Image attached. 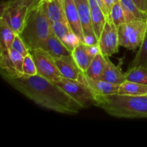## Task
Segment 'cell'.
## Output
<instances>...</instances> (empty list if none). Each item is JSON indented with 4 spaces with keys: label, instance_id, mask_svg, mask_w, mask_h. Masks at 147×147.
<instances>
[{
    "label": "cell",
    "instance_id": "8992f818",
    "mask_svg": "<svg viewBox=\"0 0 147 147\" xmlns=\"http://www.w3.org/2000/svg\"><path fill=\"white\" fill-rule=\"evenodd\" d=\"M30 7L26 5L10 4L1 1L0 19L4 20L17 34H20L24 27Z\"/></svg>",
    "mask_w": 147,
    "mask_h": 147
},
{
    "label": "cell",
    "instance_id": "4dcf8cb0",
    "mask_svg": "<svg viewBox=\"0 0 147 147\" xmlns=\"http://www.w3.org/2000/svg\"><path fill=\"white\" fill-rule=\"evenodd\" d=\"M139 10L147 15V0H132Z\"/></svg>",
    "mask_w": 147,
    "mask_h": 147
},
{
    "label": "cell",
    "instance_id": "ba28073f",
    "mask_svg": "<svg viewBox=\"0 0 147 147\" xmlns=\"http://www.w3.org/2000/svg\"><path fill=\"white\" fill-rule=\"evenodd\" d=\"M98 45L103 55L111 57L119 51V40L118 29L113 22L107 20L98 40Z\"/></svg>",
    "mask_w": 147,
    "mask_h": 147
},
{
    "label": "cell",
    "instance_id": "5b68a950",
    "mask_svg": "<svg viewBox=\"0 0 147 147\" xmlns=\"http://www.w3.org/2000/svg\"><path fill=\"white\" fill-rule=\"evenodd\" d=\"M55 83L80 103L83 109L88 108L90 105H94L95 94L86 83L64 77H62Z\"/></svg>",
    "mask_w": 147,
    "mask_h": 147
},
{
    "label": "cell",
    "instance_id": "2e32d148",
    "mask_svg": "<svg viewBox=\"0 0 147 147\" xmlns=\"http://www.w3.org/2000/svg\"><path fill=\"white\" fill-rule=\"evenodd\" d=\"M106 65V57L102 53L97 55L93 59L86 73H84L85 76L93 80H102Z\"/></svg>",
    "mask_w": 147,
    "mask_h": 147
},
{
    "label": "cell",
    "instance_id": "484cf974",
    "mask_svg": "<svg viewBox=\"0 0 147 147\" xmlns=\"http://www.w3.org/2000/svg\"><path fill=\"white\" fill-rule=\"evenodd\" d=\"M9 57L11 60V64L15 69L16 71L20 75H23V62H24V57L16 51L15 50L11 48L9 50Z\"/></svg>",
    "mask_w": 147,
    "mask_h": 147
},
{
    "label": "cell",
    "instance_id": "5bb4252c",
    "mask_svg": "<svg viewBox=\"0 0 147 147\" xmlns=\"http://www.w3.org/2000/svg\"><path fill=\"white\" fill-rule=\"evenodd\" d=\"M45 2V10L51 23L67 22L65 11V0H51Z\"/></svg>",
    "mask_w": 147,
    "mask_h": 147
},
{
    "label": "cell",
    "instance_id": "6da1fadb",
    "mask_svg": "<svg viewBox=\"0 0 147 147\" xmlns=\"http://www.w3.org/2000/svg\"><path fill=\"white\" fill-rule=\"evenodd\" d=\"M4 80L39 106L64 114H78L81 105L70 97L55 83L40 76H10L1 73Z\"/></svg>",
    "mask_w": 147,
    "mask_h": 147
},
{
    "label": "cell",
    "instance_id": "f1b7e54d",
    "mask_svg": "<svg viewBox=\"0 0 147 147\" xmlns=\"http://www.w3.org/2000/svg\"><path fill=\"white\" fill-rule=\"evenodd\" d=\"M86 50H87L88 55L92 58H94L97 55L101 53L98 43L94 45H86Z\"/></svg>",
    "mask_w": 147,
    "mask_h": 147
},
{
    "label": "cell",
    "instance_id": "d6986e66",
    "mask_svg": "<svg viewBox=\"0 0 147 147\" xmlns=\"http://www.w3.org/2000/svg\"><path fill=\"white\" fill-rule=\"evenodd\" d=\"M118 93L123 95H131V96L147 95V85L140 84V83L126 80L120 85Z\"/></svg>",
    "mask_w": 147,
    "mask_h": 147
},
{
    "label": "cell",
    "instance_id": "d6a6232c",
    "mask_svg": "<svg viewBox=\"0 0 147 147\" xmlns=\"http://www.w3.org/2000/svg\"><path fill=\"white\" fill-rule=\"evenodd\" d=\"M40 1H51V0H40Z\"/></svg>",
    "mask_w": 147,
    "mask_h": 147
},
{
    "label": "cell",
    "instance_id": "30bf717a",
    "mask_svg": "<svg viewBox=\"0 0 147 147\" xmlns=\"http://www.w3.org/2000/svg\"><path fill=\"white\" fill-rule=\"evenodd\" d=\"M55 60L63 77L86 83L84 73L77 65L72 54L55 58Z\"/></svg>",
    "mask_w": 147,
    "mask_h": 147
},
{
    "label": "cell",
    "instance_id": "52a82bcc",
    "mask_svg": "<svg viewBox=\"0 0 147 147\" xmlns=\"http://www.w3.org/2000/svg\"><path fill=\"white\" fill-rule=\"evenodd\" d=\"M35 63L37 75L53 82H56L62 76L55 58L42 48H37L30 51Z\"/></svg>",
    "mask_w": 147,
    "mask_h": 147
},
{
    "label": "cell",
    "instance_id": "f546056e",
    "mask_svg": "<svg viewBox=\"0 0 147 147\" xmlns=\"http://www.w3.org/2000/svg\"><path fill=\"white\" fill-rule=\"evenodd\" d=\"M10 4H20V5H26L30 7H33L40 1V0H7Z\"/></svg>",
    "mask_w": 147,
    "mask_h": 147
},
{
    "label": "cell",
    "instance_id": "ffe728a7",
    "mask_svg": "<svg viewBox=\"0 0 147 147\" xmlns=\"http://www.w3.org/2000/svg\"><path fill=\"white\" fill-rule=\"evenodd\" d=\"M90 9H91L92 23H93V30H94L96 38L98 40L100 37V34L104 29L108 19L104 13L103 12V11L100 9V7H93Z\"/></svg>",
    "mask_w": 147,
    "mask_h": 147
},
{
    "label": "cell",
    "instance_id": "4316f807",
    "mask_svg": "<svg viewBox=\"0 0 147 147\" xmlns=\"http://www.w3.org/2000/svg\"><path fill=\"white\" fill-rule=\"evenodd\" d=\"M23 74L26 76L37 75V70L31 53H29L24 57L23 62Z\"/></svg>",
    "mask_w": 147,
    "mask_h": 147
},
{
    "label": "cell",
    "instance_id": "ac0fdd59",
    "mask_svg": "<svg viewBox=\"0 0 147 147\" xmlns=\"http://www.w3.org/2000/svg\"><path fill=\"white\" fill-rule=\"evenodd\" d=\"M72 55L79 68L83 73H86L93 59L88 53L86 50V45L83 42L79 44L72 51Z\"/></svg>",
    "mask_w": 147,
    "mask_h": 147
},
{
    "label": "cell",
    "instance_id": "1f68e13d",
    "mask_svg": "<svg viewBox=\"0 0 147 147\" xmlns=\"http://www.w3.org/2000/svg\"><path fill=\"white\" fill-rule=\"evenodd\" d=\"M103 2H104L105 5H106V8L109 10V13L111 12V9L113 7V6L116 4V2L119 1V0H103Z\"/></svg>",
    "mask_w": 147,
    "mask_h": 147
},
{
    "label": "cell",
    "instance_id": "3957f363",
    "mask_svg": "<svg viewBox=\"0 0 147 147\" xmlns=\"http://www.w3.org/2000/svg\"><path fill=\"white\" fill-rule=\"evenodd\" d=\"M53 33L52 23L46 14L45 2L40 1L30 8L24 27L19 35L29 51H32L40 48Z\"/></svg>",
    "mask_w": 147,
    "mask_h": 147
},
{
    "label": "cell",
    "instance_id": "277c9868",
    "mask_svg": "<svg viewBox=\"0 0 147 147\" xmlns=\"http://www.w3.org/2000/svg\"><path fill=\"white\" fill-rule=\"evenodd\" d=\"M119 45L128 50L139 48L147 33V19L126 22L118 27Z\"/></svg>",
    "mask_w": 147,
    "mask_h": 147
},
{
    "label": "cell",
    "instance_id": "7a4b0ae2",
    "mask_svg": "<svg viewBox=\"0 0 147 147\" xmlns=\"http://www.w3.org/2000/svg\"><path fill=\"white\" fill-rule=\"evenodd\" d=\"M94 105L114 117L147 118V95L131 96L116 93L102 96L95 94Z\"/></svg>",
    "mask_w": 147,
    "mask_h": 147
},
{
    "label": "cell",
    "instance_id": "44dd1931",
    "mask_svg": "<svg viewBox=\"0 0 147 147\" xmlns=\"http://www.w3.org/2000/svg\"><path fill=\"white\" fill-rule=\"evenodd\" d=\"M120 2L124 11L126 22L138 19H147V15L138 9L132 0H120Z\"/></svg>",
    "mask_w": 147,
    "mask_h": 147
},
{
    "label": "cell",
    "instance_id": "d4e9b609",
    "mask_svg": "<svg viewBox=\"0 0 147 147\" xmlns=\"http://www.w3.org/2000/svg\"><path fill=\"white\" fill-rule=\"evenodd\" d=\"M52 29H53V32L61 41L70 32L72 31L67 22L64 21L52 23Z\"/></svg>",
    "mask_w": 147,
    "mask_h": 147
},
{
    "label": "cell",
    "instance_id": "603a6c76",
    "mask_svg": "<svg viewBox=\"0 0 147 147\" xmlns=\"http://www.w3.org/2000/svg\"><path fill=\"white\" fill-rule=\"evenodd\" d=\"M135 67H147V33L143 42L139 47L136 57L129 65V68Z\"/></svg>",
    "mask_w": 147,
    "mask_h": 147
},
{
    "label": "cell",
    "instance_id": "4fadbf2b",
    "mask_svg": "<svg viewBox=\"0 0 147 147\" xmlns=\"http://www.w3.org/2000/svg\"><path fill=\"white\" fill-rule=\"evenodd\" d=\"M86 84L93 90L94 94L107 96L119 93L120 85L113 84L103 80H93L86 76Z\"/></svg>",
    "mask_w": 147,
    "mask_h": 147
},
{
    "label": "cell",
    "instance_id": "9a60e30c",
    "mask_svg": "<svg viewBox=\"0 0 147 147\" xmlns=\"http://www.w3.org/2000/svg\"><path fill=\"white\" fill-rule=\"evenodd\" d=\"M105 57H106V65L102 80L113 84H122L126 80L125 73L123 74L121 70L109 60V57L106 56Z\"/></svg>",
    "mask_w": 147,
    "mask_h": 147
},
{
    "label": "cell",
    "instance_id": "8fae6325",
    "mask_svg": "<svg viewBox=\"0 0 147 147\" xmlns=\"http://www.w3.org/2000/svg\"><path fill=\"white\" fill-rule=\"evenodd\" d=\"M65 11L66 20L70 29L83 43L84 34L80 23L78 10L75 0H65Z\"/></svg>",
    "mask_w": 147,
    "mask_h": 147
},
{
    "label": "cell",
    "instance_id": "83f0119b",
    "mask_svg": "<svg viewBox=\"0 0 147 147\" xmlns=\"http://www.w3.org/2000/svg\"><path fill=\"white\" fill-rule=\"evenodd\" d=\"M11 48L15 50L18 53H20L23 57H24V56H26L30 53L28 48H27L26 45L24 44V42H23V40H22V38L19 34L16 35L14 42H13Z\"/></svg>",
    "mask_w": 147,
    "mask_h": 147
},
{
    "label": "cell",
    "instance_id": "e0dca14e",
    "mask_svg": "<svg viewBox=\"0 0 147 147\" xmlns=\"http://www.w3.org/2000/svg\"><path fill=\"white\" fill-rule=\"evenodd\" d=\"M16 34L12 29L0 19V52L9 51L12 47Z\"/></svg>",
    "mask_w": 147,
    "mask_h": 147
},
{
    "label": "cell",
    "instance_id": "7c38bea8",
    "mask_svg": "<svg viewBox=\"0 0 147 147\" xmlns=\"http://www.w3.org/2000/svg\"><path fill=\"white\" fill-rule=\"evenodd\" d=\"M40 48L45 50L54 58H58L72 54L71 52L64 45L61 40L54 33L44 42Z\"/></svg>",
    "mask_w": 147,
    "mask_h": 147
},
{
    "label": "cell",
    "instance_id": "9c48e42d",
    "mask_svg": "<svg viewBox=\"0 0 147 147\" xmlns=\"http://www.w3.org/2000/svg\"><path fill=\"white\" fill-rule=\"evenodd\" d=\"M78 10L80 23L84 34V42L86 45H93L98 42L96 38L92 23L91 9L89 5L88 0H75Z\"/></svg>",
    "mask_w": 147,
    "mask_h": 147
},
{
    "label": "cell",
    "instance_id": "7402d4cb",
    "mask_svg": "<svg viewBox=\"0 0 147 147\" xmlns=\"http://www.w3.org/2000/svg\"><path fill=\"white\" fill-rule=\"evenodd\" d=\"M125 77L128 81L147 85V67H135L129 68L125 73Z\"/></svg>",
    "mask_w": 147,
    "mask_h": 147
},
{
    "label": "cell",
    "instance_id": "cb8c5ba5",
    "mask_svg": "<svg viewBox=\"0 0 147 147\" xmlns=\"http://www.w3.org/2000/svg\"><path fill=\"white\" fill-rule=\"evenodd\" d=\"M111 20L116 27H119L121 24L126 22V18L123 9L121 4L120 0L116 2L111 9Z\"/></svg>",
    "mask_w": 147,
    "mask_h": 147
}]
</instances>
